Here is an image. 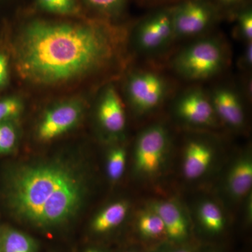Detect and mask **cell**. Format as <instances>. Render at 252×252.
Returning a JSON list of instances; mask_svg holds the SVG:
<instances>
[{
    "mask_svg": "<svg viewBox=\"0 0 252 252\" xmlns=\"http://www.w3.org/2000/svg\"><path fill=\"white\" fill-rule=\"evenodd\" d=\"M2 252H36L37 243L29 235L16 229L6 230L1 239Z\"/></svg>",
    "mask_w": 252,
    "mask_h": 252,
    "instance_id": "16",
    "label": "cell"
},
{
    "mask_svg": "<svg viewBox=\"0 0 252 252\" xmlns=\"http://www.w3.org/2000/svg\"><path fill=\"white\" fill-rule=\"evenodd\" d=\"M252 186V161L250 156L240 158L227 177V188L235 198H241L251 190Z\"/></svg>",
    "mask_w": 252,
    "mask_h": 252,
    "instance_id": "14",
    "label": "cell"
},
{
    "mask_svg": "<svg viewBox=\"0 0 252 252\" xmlns=\"http://www.w3.org/2000/svg\"><path fill=\"white\" fill-rule=\"evenodd\" d=\"M213 8L204 0H187L172 8L174 39L198 36L211 26Z\"/></svg>",
    "mask_w": 252,
    "mask_h": 252,
    "instance_id": "6",
    "label": "cell"
},
{
    "mask_svg": "<svg viewBox=\"0 0 252 252\" xmlns=\"http://www.w3.org/2000/svg\"><path fill=\"white\" fill-rule=\"evenodd\" d=\"M96 11L107 16H115L121 12L126 0H85Z\"/></svg>",
    "mask_w": 252,
    "mask_h": 252,
    "instance_id": "21",
    "label": "cell"
},
{
    "mask_svg": "<svg viewBox=\"0 0 252 252\" xmlns=\"http://www.w3.org/2000/svg\"><path fill=\"white\" fill-rule=\"evenodd\" d=\"M41 7L54 14L69 15L77 11L74 0H38Z\"/></svg>",
    "mask_w": 252,
    "mask_h": 252,
    "instance_id": "20",
    "label": "cell"
},
{
    "mask_svg": "<svg viewBox=\"0 0 252 252\" xmlns=\"http://www.w3.org/2000/svg\"><path fill=\"white\" fill-rule=\"evenodd\" d=\"M199 218L204 228L211 233H219L225 225L224 217L220 207L212 201L203 202L198 210Z\"/></svg>",
    "mask_w": 252,
    "mask_h": 252,
    "instance_id": "17",
    "label": "cell"
},
{
    "mask_svg": "<svg viewBox=\"0 0 252 252\" xmlns=\"http://www.w3.org/2000/svg\"><path fill=\"white\" fill-rule=\"evenodd\" d=\"M238 29L240 36L249 43L252 41V10H244L238 16Z\"/></svg>",
    "mask_w": 252,
    "mask_h": 252,
    "instance_id": "24",
    "label": "cell"
},
{
    "mask_svg": "<svg viewBox=\"0 0 252 252\" xmlns=\"http://www.w3.org/2000/svg\"><path fill=\"white\" fill-rule=\"evenodd\" d=\"M174 39L172 8L158 11L146 18L137 28L135 43L144 53H154Z\"/></svg>",
    "mask_w": 252,
    "mask_h": 252,
    "instance_id": "7",
    "label": "cell"
},
{
    "mask_svg": "<svg viewBox=\"0 0 252 252\" xmlns=\"http://www.w3.org/2000/svg\"><path fill=\"white\" fill-rule=\"evenodd\" d=\"M213 150L203 141L193 140L186 147L183 173L186 178L196 180L208 170L213 160Z\"/></svg>",
    "mask_w": 252,
    "mask_h": 252,
    "instance_id": "13",
    "label": "cell"
},
{
    "mask_svg": "<svg viewBox=\"0 0 252 252\" xmlns=\"http://www.w3.org/2000/svg\"><path fill=\"white\" fill-rule=\"evenodd\" d=\"M84 252H103L96 248H88Z\"/></svg>",
    "mask_w": 252,
    "mask_h": 252,
    "instance_id": "30",
    "label": "cell"
},
{
    "mask_svg": "<svg viewBox=\"0 0 252 252\" xmlns=\"http://www.w3.org/2000/svg\"><path fill=\"white\" fill-rule=\"evenodd\" d=\"M175 109L182 121L191 125L211 126L216 121L210 96L199 88L189 89L181 94Z\"/></svg>",
    "mask_w": 252,
    "mask_h": 252,
    "instance_id": "8",
    "label": "cell"
},
{
    "mask_svg": "<svg viewBox=\"0 0 252 252\" xmlns=\"http://www.w3.org/2000/svg\"></svg>",
    "mask_w": 252,
    "mask_h": 252,
    "instance_id": "32",
    "label": "cell"
},
{
    "mask_svg": "<svg viewBox=\"0 0 252 252\" xmlns=\"http://www.w3.org/2000/svg\"><path fill=\"white\" fill-rule=\"evenodd\" d=\"M227 63L225 46L216 38H204L180 51L172 60L175 72L187 81L211 79L221 72Z\"/></svg>",
    "mask_w": 252,
    "mask_h": 252,
    "instance_id": "3",
    "label": "cell"
},
{
    "mask_svg": "<svg viewBox=\"0 0 252 252\" xmlns=\"http://www.w3.org/2000/svg\"><path fill=\"white\" fill-rule=\"evenodd\" d=\"M137 228L141 235L146 238H158L165 234V225L161 219L151 210L139 217Z\"/></svg>",
    "mask_w": 252,
    "mask_h": 252,
    "instance_id": "18",
    "label": "cell"
},
{
    "mask_svg": "<svg viewBox=\"0 0 252 252\" xmlns=\"http://www.w3.org/2000/svg\"><path fill=\"white\" fill-rule=\"evenodd\" d=\"M151 210L157 213L165 225V235L172 241L182 242L189 235V223L180 207L171 201H156Z\"/></svg>",
    "mask_w": 252,
    "mask_h": 252,
    "instance_id": "12",
    "label": "cell"
},
{
    "mask_svg": "<svg viewBox=\"0 0 252 252\" xmlns=\"http://www.w3.org/2000/svg\"><path fill=\"white\" fill-rule=\"evenodd\" d=\"M16 142V132L9 124H0V153H7L14 148Z\"/></svg>",
    "mask_w": 252,
    "mask_h": 252,
    "instance_id": "23",
    "label": "cell"
},
{
    "mask_svg": "<svg viewBox=\"0 0 252 252\" xmlns=\"http://www.w3.org/2000/svg\"><path fill=\"white\" fill-rule=\"evenodd\" d=\"M146 1L149 2V4H162L175 2V1H180V0H146Z\"/></svg>",
    "mask_w": 252,
    "mask_h": 252,
    "instance_id": "27",
    "label": "cell"
},
{
    "mask_svg": "<svg viewBox=\"0 0 252 252\" xmlns=\"http://www.w3.org/2000/svg\"><path fill=\"white\" fill-rule=\"evenodd\" d=\"M171 252H193L191 250L188 248L180 249V250H175V251Z\"/></svg>",
    "mask_w": 252,
    "mask_h": 252,
    "instance_id": "29",
    "label": "cell"
},
{
    "mask_svg": "<svg viewBox=\"0 0 252 252\" xmlns=\"http://www.w3.org/2000/svg\"><path fill=\"white\" fill-rule=\"evenodd\" d=\"M170 91L168 81L160 73L151 70L134 72L126 84L131 105L139 114H147L161 105Z\"/></svg>",
    "mask_w": 252,
    "mask_h": 252,
    "instance_id": "4",
    "label": "cell"
},
{
    "mask_svg": "<svg viewBox=\"0 0 252 252\" xmlns=\"http://www.w3.org/2000/svg\"><path fill=\"white\" fill-rule=\"evenodd\" d=\"M126 163V151L121 147L112 149L107 159V172L109 178L112 181L119 180L124 175Z\"/></svg>",
    "mask_w": 252,
    "mask_h": 252,
    "instance_id": "19",
    "label": "cell"
},
{
    "mask_svg": "<svg viewBox=\"0 0 252 252\" xmlns=\"http://www.w3.org/2000/svg\"><path fill=\"white\" fill-rule=\"evenodd\" d=\"M217 117L230 127H242L245 124V112L238 94L230 88L220 86L210 94Z\"/></svg>",
    "mask_w": 252,
    "mask_h": 252,
    "instance_id": "10",
    "label": "cell"
},
{
    "mask_svg": "<svg viewBox=\"0 0 252 252\" xmlns=\"http://www.w3.org/2000/svg\"><path fill=\"white\" fill-rule=\"evenodd\" d=\"M8 61L4 54H0V87L7 80Z\"/></svg>",
    "mask_w": 252,
    "mask_h": 252,
    "instance_id": "25",
    "label": "cell"
},
{
    "mask_svg": "<svg viewBox=\"0 0 252 252\" xmlns=\"http://www.w3.org/2000/svg\"><path fill=\"white\" fill-rule=\"evenodd\" d=\"M22 110V103L16 97H7L0 100V124L17 117Z\"/></svg>",
    "mask_w": 252,
    "mask_h": 252,
    "instance_id": "22",
    "label": "cell"
},
{
    "mask_svg": "<svg viewBox=\"0 0 252 252\" xmlns=\"http://www.w3.org/2000/svg\"><path fill=\"white\" fill-rule=\"evenodd\" d=\"M169 142V133L163 126L156 124L144 129L136 142V171L146 176L157 173L165 161Z\"/></svg>",
    "mask_w": 252,
    "mask_h": 252,
    "instance_id": "5",
    "label": "cell"
},
{
    "mask_svg": "<svg viewBox=\"0 0 252 252\" xmlns=\"http://www.w3.org/2000/svg\"><path fill=\"white\" fill-rule=\"evenodd\" d=\"M243 63L244 67H251L252 63V42L247 43L245 52H244Z\"/></svg>",
    "mask_w": 252,
    "mask_h": 252,
    "instance_id": "26",
    "label": "cell"
},
{
    "mask_svg": "<svg viewBox=\"0 0 252 252\" xmlns=\"http://www.w3.org/2000/svg\"><path fill=\"white\" fill-rule=\"evenodd\" d=\"M241 0H220V3L225 5V6H229V5H233L240 2Z\"/></svg>",
    "mask_w": 252,
    "mask_h": 252,
    "instance_id": "28",
    "label": "cell"
},
{
    "mask_svg": "<svg viewBox=\"0 0 252 252\" xmlns=\"http://www.w3.org/2000/svg\"><path fill=\"white\" fill-rule=\"evenodd\" d=\"M97 117L102 127L109 133H121L125 128V110L120 96L114 86H108L102 94Z\"/></svg>",
    "mask_w": 252,
    "mask_h": 252,
    "instance_id": "11",
    "label": "cell"
},
{
    "mask_svg": "<svg viewBox=\"0 0 252 252\" xmlns=\"http://www.w3.org/2000/svg\"><path fill=\"white\" fill-rule=\"evenodd\" d=\"M0 252H2V250H1V247L0 248Z\"/></svg>",
    "mask_w": 252,
    "mask_h": 252,
    "instance_id": "31",
    "label": "cell"
},
{
    "mask_svg": "<svg viewBox=\"0 0 252 252\" xmlns=\"http://www.w3.org/2000/svg\"><path fill=\"white\" fill-rule=\"evenodd\" d=\"M10 205L18 219L40 228L65 224L86 195V175L74 162L54 158L26 164L10 180Z\"/></svg>",
    "mask_w": 252,
    "mask_h": 252,
    "instance_id": "2",
    "label": "cell"
},
{
    "mask_svg": "<svg viewBox=\"0 0 252 252\" xmlns=\"http://www.w3.org/2000/svg\"><path fill=\"white\" fill-rule=\"evenodd\" d=\"M82 108L75 102H66L55 106L46 113L38 128V137L42 141L54 140L72 129L80 119Z\"/></svg>",
    "mask_w": 252,
    "mask_h": 252,
    "instance_id": "9",
    "label": "cell"
},
{
    "mask_svg": "<svg viewBox=\"0 0 252 252\" xmlns=\"http://www.w3.org/2000/svg\"><path fill=\"white\" fill-rule=\"evenodd\" d=\"M120 41L97 25L33 21L20 35L18 70L35 84L72 80L107 67Z\"/></svg>",
    "mask_w": 252,
    "mask_h": 252,
    "instance_id": "1",
    "label": "cell"
},
{
    "mask_svg": "<svg viewBox=\"0 0 252 252\" xmlns=\"http://www.w3.org/2000/svg\"><path fill=\"white\" fill-rule=\"evenodd\" d=\"M128 209V204L125 201L116 202L106 207L93 220V231L101 234L114 229L125 220Z\"/></svg>",
    "mask_w": 252,
    "mask_h": 252,
    "instance_id": "15",
    "label": "cell"
}]
</instances>
